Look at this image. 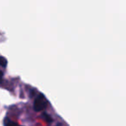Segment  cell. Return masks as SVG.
I'll use <instances>...</instances> for the list:
<instances>
[{
	"label": "cell",
	"mask_w": 126,
	"mask_h": 126,
	"mask_svg": "<svg viewBox=\"0 0 126 126\" xmlns=\"http://www.w3.org/2000/svg\"><path fill=\"white\" fill-rule=\"evenodd\" d=\"M47 106V101L46 100L45 96L41 94L38 95L34 100V105H33V109L36 111H41L46 109Z\"/></svg>",
	"instance_id": "1"
},
{
	"label": "cell",
	"mask_w": 126,
	"mask_h": 126,
	"mask_svg": "<svg viewBox=\"0 0 126 126\" xmlns=\"http://www.w3.org/2000/svg\"><path fill=\"white\" fill-rule=\"evenodd\" d=\"M44 117H45L46 119H47L48 122H51V117L50 116H48V115H47V114H44Z\"/></svg>",
	"instance_id": "4"
},
{
	"label": "cell",
	"mask_w": 126,
	"mask_h": 126,
	"mask_svg": "<svg viewBox=\"0 0 126 126\" xmlns=\"http://www.w3.org/2000/svg\"><path fill=\"white\" fill-rule=\"evenodd\" d=\"M0 65L2 67H6L7 65V60L5 59L3 57H1L0 56Z\"/></svg>",
	"instance_id": "2"
},
{
	"label": "cell",
	"mask_w": 126,
	"mask_h": 126,
	"mask_svg": "<svg viewBox=\"0 0 126 126\" xmlns=\"http://www.w3.org/2000/svg\"><path fill=\"white\" fill-rule=\"evenodd\" d=\"M6 126H19L17 125H16L15 123H13V122L10 121V120H8V122L6 123Z\"/></svg>",
	"instance_id": "3"
},
{
	"label": "cell",
	"mask_w": 126,
	"mask_h": 126,
	"mask_svg": "<svg viewBox=\"0 0 126 126\" xmlns=\"http://www.w3.org/2000/svg\"><path fill=\"white\" fill-rule=\"evenodd\" d=\"M2 78H3V72L0 71V82H1V81H2Z\"/></svg>",
	"instance_id": "5"
}]
</instances>
